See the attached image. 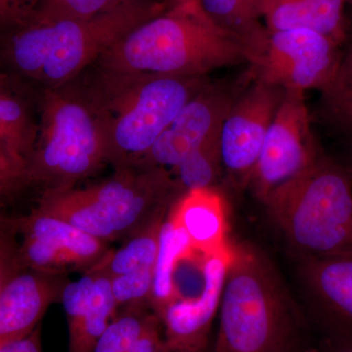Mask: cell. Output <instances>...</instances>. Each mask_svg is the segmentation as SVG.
Listing matches in <instances>:
<instances>
[{
    "mask_svg": "<svg viewBox=\"0 0 352 352\" xmlns=\"http://www.w3.org/2000/svg\"><path fill=\"white\" fill-rule=\"evenodd\" d=\"M97 62L108 73L204 78L251 62V54L242 39L215 24L200 4L177 3L132 30Z\"/></svg>",
    "mask_w": 352,
    "mask_h": 352,
    "instance_id": "cell-1",
    "label": "cell"
},
{
    "mask_svg": "<svg viewBox=\"0 0 352 352\" xmlns=\"http://www.w3.org/2000/svg\"><path fill=\"white\" fill-rule=\"evenodd\" d=\"M205 85L203 78L100 71L87 95L103 120L108 163L120 170L139 161Z\"/></svg>",
    "mask_w": 352,
    "mask_h": 352,
    "instance_id": "cell-2",
    "label": "cell"
},
{
    "mask_svg": "<svg viewBox=\"0 0 352 352\" xmlns=\"http://www.w3.org/2000/svg\"><path fill=\"white\" fill-rule=\"evenodd\" d=\"M163 12L161 4L131 0L87 19L32 23L11 41V60L47 88L62 87L132 30Z\"/></svg>",
    "mask_w": 352,
    "mask_h": 352,
    "instance_id": "cell-3",
    "label": "cell"
},
{
    "mask_svg": "<svg viewBox=\"0 0 352 352\" xmlns=\"http://www.w3.org/2000/svg\"><path fill=\"white\" fill-rule=\"evenodd\" d=\"M302 258L352 251V175L323 154L263 201Z\"/></svg>",
    "mask_w": 352,
    "mask_h": 352,
    "instance_id": "cell-4",
    "label": "cell"
},
{
    "mask_svg": "<svg viewBox=\"0 0 352 352\" xmlns=\"http://www.w3.org/2000/svg\"><path fill=\"white\" fill-rule=\"evenodd\" d=\"M293 319L272 268L258 252L234 248L215 352H287Z\"/></svg>",
    "mask_w": 352,
    "mask_h": 352,
    "instance_id": "cell-5",
    "label": "cell"
},
{
    "mask_svg": "<svg viewBox=\"0 0 352 352\" xmlns=\"http://www.w3.org/2000/svg\"><path fill=\"white\" fill-rule=\"evenodd\" d=\"M108 163L105 129L87 94L47 88L38 140L28 164L30 183L43 193L74 188Z\"/></svg>",
    "mask_w": 352,
    "mask_h": 352,
    "instance_id": "cell-6",
    "label": "cell"
},
{
    "mask_svg": "<svg viewBox=\"0 0 352 352\" xmlns=\"http://www.w3.org/2000/svg\"><path fill=\"white\" fill-rule=\"evenodd\" d=\"M324 153L311 131L305 94L285 91L250 177L261 201L314 168Z\"/></svg>",
    "mask_w": 352,
    "mask_h": 352,
    "instance_id": "cell-7",
    "label": "cell"
},
{
    "mask_svg": "<svg viewBox=\"0 0 352 352\" xmlns=\"http://www.w3.org/2000/svg\"><path fill=\"white\" fill-rule=\"evenodd\" d=\"M340 44L307 29L268 32L263 53L254 62L258 82L284 91H321L337 73Z\"/></svg>",
    "mask_w": 352,
    "mask_h": 352,
    "instance_id": "cell-8",
    "label": "cell"
},
{
    "mask_svg": "<svg viewBox=\"0 0 352 352\" xmlns=\"http://www.w3.org/2000/svg\"><path fill=\"white\" fill-rule=\"evenodd\" d=\"M14 223L23 235L19 254L24 268L56 274L68 267L89 270L109 252L106 241L38 208Z\"/></svg>",
    "mask_w": 352,
    "mask_h": 352,
    "instance_id": "cell-9",
    "label": "cell"
},
{
    "mask_svg": "<svg viewBox=\"0 0 352 352\" xmlns=\"http://www.w3.org/2000/svg\"><path fill=\"white\" fill-rule=\"evenodd\" d=\"M300 277L320 342L352 344V251L302 258Z\"/></svg>",
    "mask_w": 352,
    "mask_h": 352,
    "instance_id": "cell-10",
    "label": "cell"
},
{
    "mask_svg": "<svg viewBox=\"0 0 352 352\" xmlns=\"http://www.w3.org/2000/svg\"><path fill=\"white\" fill-rule=\"evenodd\" d=\"M284 94L281 88L256 82L227 113L220 129V154L235 179L249 182Z\"/></svg>",
    "mask_w": 352,
    "mask_h": 352,
    "instance_id": "cell-11",
    "label": "cell"
},
{
    "mask_svg": "<svg viewBox=\"0 0 352 352\" xmlns=\"http://www.w3.org/2000/svg\"><path fill=\"white\" fill-rule=\"evenodd\" d=\"M233 254L234 248L229 245L217 254L204 256L200 289L177 298L160 315L164 328V352H201L205 349Z\"/></svg>",
    "mask_w": 352,
    "mask_h": 352,
    "instance_id": "cell-12",
    "label": "cell"
},
{
    "mask_svg": "<svg viewBox=\"0 0 352 352\" xmlns=\"http://www.w3.org/2000/svg\"><path fill=\"white\" fill-rule=\"evenodd\" d=\"M234 101L222 88L206 85L187 102L151 149L135 164L175 168L221 129Z\"/></svg>",
    "mask_w": 352,
    "mask_h": 352,
    "instance_id": "cell-13",
    "label": "cell"
},
{
    "mask_svg": "<svg viewBox=\"0 0 352 352\" xmlns=\"http://www.w3.org/2000/svg\"><path fill=\"white\" fill-rule=\"evenodd\" d=\"M65 285L56 273L29 268L16 273L0 293V347L31 335Z\"/></svg>",
    "mask_w": 352,
    "mask_h": 352,
    "instance_id": "cell-14",
    "label": "cell"
},
{
    "mask_svg": "<svg viewBox=\"0 0 352 352\" xmlns=\"http://www.w3.org/2000/svg\"><path fill=\"white\" fill-rule=\"evenodd\" d=\"M168 217L182 229L196 254L210 256L230 245L227 241L226 201L214 187L184 192Z\"/></svg>",
    "mask_w": 352,
    "mask_h": 352,
    "instance_id": "cell-15",
    "label": "cell"
},
{
    "mask_svg": "<svg viewBox=\"0 0 352 352\" xmlns=\"http://www.w3.org/2000/svg\"><path fill=\"white\" fill-rule=\"evenodd\" d=\"M346 4V0H264L263 19L268 32L311 30L342 44Z\"/></svg>",
    "mask_w": 352,
    "mask_h": 352,
    "instance_id": "cell-16",
    "label": "cell"
},
{
    "mask_svg": "<svg viewBox=\"0 0 352 352\" xmlns=\"http://www.w3.org/2000/svg\"><path fill=\"white\" fill-rule=\"evenodd\" d=\"M94 273L95 282L90 300L71 302L64 307L69 324V352H91L118 307L111 278L104 273Z\"/></svg>",
    "mask_w": 352,
    "mask_h": 352,
    "instance_id": "cell-17",
    "label": "cell"
},
{
    "mask_svg": "<svg viewBox=\"0 0 352 352\" xmlns=\"http://www.w3.org/2000/svg\"><path fill=\"white\" fill-rule=\"evenodd\" d=\"M36 208L106 242L119 239L112 221L87 189L72 188L56 193H43Z\"/></svg>",
    "mask_w": 352,
    "mask_h": 352,
    "instance_id": "cell-18",
    "label": "cell"
},
{
    "mask_svg": "<svg viewBox=\"0 0 352 352\" xmlns=\"http://www.w3.org/2000/svg\"><path fill=\"white\" fill-rule=\"evenodd\" d=\"M215 24L242 39L254 63L263 53L268 31L261 24L264 0H198Z\"/></svg>",
    "mask_w": 352,
    "mask_h": 352,
    "instance_id": "cell-19",
    "label": "cell"
},
{
    "mask_svg": "<svg viewBox=\"0 0 352 352\" xmlns=\"http://www.w3.org/2000/svg\"><path fill=\"white\" fill-rule=\"evenodd\" d=\"M196 254L190 247L188 239L176 224L166 215L160 233L159 252L155 265L154 284L151 305L157 318L175 300V275L180 263Z\"/></svg>",
    "mask_w": 352,
    "mask_h": 352,
    "instance_id": "cell-20",
    "label": "cell"
},
{
    "mask_svg": "<svg viewBox=\"0 0 352 352\" xmlns=\"http://www.w3.org/2000/svg\"><path fill=\"white\" fill-rule=\"evenodd\" d=\"M164 219L157 220L140 232L132 235L129 242L116 252H108L88 271L113 277L144 268H155L159 252L160 233Z\"/></svg>",
    "mask_w": 352,
    "mask_h": 352,
    "instance_id": "cell-21",
    "label": "cell"
},
{
    "mask_svg": "<svg viewBox=\"0 0 352 352\" xmlns=\"http://www.w3.org/2000/svg\"><path fill=\"white\" fill-rule=\"evenodd\" d=\"M38 127L24 106L0 87V144L28 170Z\"/></svg>",
    "mask_w": 352,
    "mask_h": 352,
    "instance_id": "cell-22",
    "label": "cell"
},
{
    "mask_svg": "<svg viewBox=\"0 0 352 352\" xmlns=\"http://www.w3.org/2000/svg\"><path fill=\"white\" fill-rule=\"evenodd\" d=\"M320 92V119L352 143V45L342 55L333 80Z\"/></svg>",
    "mask_w": 352,
    "mask_h": 352,
    "instance_id": "cell-23",
    "label": "cell"
},
{
    "mask_svg": "<svg viewBox=\"0 0 352 352\" xmlns=\"http://www.w3.org/2000/svg\"><path fill=\"white\" fill-rule=\"evenodd\" d=\"M220 129L173 168V175L183 192L212 188L222 166Z\"/></svg>",
    "mask_w": 352,
    "mask_h": 352,
    "instance_id": "cell-24",
    "label": "cell"
},
{
    "mask_svg": "<svg viewBox=\"0 0 352 352\" xmlns=\"http://www.w3.org/2000/svg\"><path fill=\"white\" fill-rule=\"evenodd\" d=\"M124 3L122 0H41L32 19L36 24L87 19Z\"/></svg>",
    "mask_w": 352,
    "mask_h": 352,
    "instance_id": "cell-25",
    "label": "cell"
},
{
    "mask_svg": "<svg viewBox=\"0 0 352 352\" xmlns=\"http://www.w3.org/2000/svg\"><path fill=\"white\" fill-rule=\"evenodd\" d=\"M150 314L131 310L113 319L91 352H129L144 329Z\"/></svg>",
    "mask_w": 352,
    "mask_h": 352,
    "instance_id": "cell-26",
    "label": "cell"
},
{
    "mask_svg": "<svg viewBox=\"0 0 352 352\" xmlns=\"http://www.w3.org/2000/svg\"><path fill=\"white\" fill-rule=\"evenodd\" d=\"M155 268H144L111 278V288L117 307L151 300Z\"/></svg>",
    "mask_w": 352,
    "mask_h": 352,
    "instance_id": "cell-27",
    "label": "cell"
},
{
    "mask_svg": "<svg viewBox=\"0 0 352 352\" xmlns=\"http://www.w3.org/2000/svg\"><path fill=\"white\" fill-rule=\"evenodd\" d=\"M28 184L30 180L27 168L0 144V204L12 198Z\"/></svg>",
    "mask_w": 352,
    "mask_h": 352,
    "instance_id": "cell-28",
    "label": "cell"
},
{
    "mask_svg": "<svg viewBox=\"0 0 352 352\" xmlns=\"http://www.w3.org/2000/svg\"><path fill=\"white\" fill-rule=\"evenodd\" d=\"M14 224L0 231V293L6 285L16 274L22 270L19 254V245L14 239Z\"/></svg>",
    "mask_w": 352,
    "mask_h": 352,
    "instance_id": "cell-29",
    "label": "cell"
},
{
    "mask_svg": "<svg viewBox=\"0 0 352 352\" xmlns=\"http://www.w3.org/2000/svg\"><path fill=\"white\" fill-rule=\"evenodd\" d=\"M129 352H164V338L160 332L157 315L150 314L144 329Z\"/></svg>",
    "mask_w": 352,
    "mask_h": 352,
    "instance_id": "cell-30",
    "label": "cell"
},
{
    "mask_svg": "<svg viewBox=\"0 0 352 352\" xmlns=\"http://www.w3.org/2000/svg\"><path fill=\"white\" fill-rule=\"evenodd\" d=\"M41 0H0V22H20L34 17Z\"/></svg>",
    "mask_w": 352,
    "mask_h": 352,
    "instance_id": "cell-31",
    "label": "cell"
},
{
    "mask_svg": "<svg viewBox=\"0 0 352 352\" xmlns=\"http://www.w3.org/2000/svg\"><path fill=\"white\" fill-rule=\"evenodd\" d=\"M0 352H43L41 346V329L36 328L24 339L16 340L0 347Z\"/></svg>",
    "mask_w": 352,
    "mask_h": 352,
    "instance_id": "cell-32",
    "label": "cell"
},
{
    "mask_svg": "<svg viewBox=\"0 0 352 352\" xmlns=\"http://www.w3.org/2000/svg\"><path fill=\"white\" fill-rule=\"evenodd\" d=\"M305 352H352V344H330L320 342L318 346L311 347Z\"/></svg>",
    "mask_w": 352,
    "mask_h": 352,
    "instance_id": "cell-33",
    "label": "cell"
},
{
    "mask_svg": "<svg viewBox=\"0 0 352 352\" xmlns=\"http://www.w3.org/2000/svg\"><path fill=\"white\" fill-rule=\"evenodd\" d=\"M13 220H9L4 219L1 214H0V231L4 230V229L8 228L9 226H12Z\"/></svg>",
    "mask_w": 352,
    "mask_h": 352,
    "instance_id": "cell-34",
    "label": "cell"
},
{
    "mask_svg": "<svg viewBox=\"0 0 352 352\" xmlns=\"http://www.w3.org/2000/svg\"><path fill=\"white\" fill-rule=\"evenodd\" d=\"M177 3L191 4L199 3L198 0H177Z\"/></svg>",
    "mask_w": 352,
    "mask_h": 352,
    "instance_id": "cell-35",
    "label": "cell"
},
{
    "mask_svg": "<svg viewBox=\"0 0 352 352\" xmlns=\"http://www.w3.org/2000/svg\"><path fill=\"white\" fill-rule=\"evenodd\" d=\"M347 168H349V171H351L352 175V154L351 157H349V162H347V164H346Z\"/></svg>",
    "mask_w": 352,
    "mask_h": 352,
    "instance_id": "cell-36",
    "label": "cell"
},
{
    "mask_svg": "<svg viewBox=\"0 0 352 352\" xmlns=\"http://www.w3.org/2000/svg\"><path fill=\"white\" fill-rule=\"evenodd\" d=\"M347 4H349V6H352V0H346Z\"/></svg>",
    "mask_w": 352,
    "mask_h": 352,
    "instance_id": "cell-37",
    "label": "cell"
},
{
    "mask_svg": "<svg viewBox=\"0 0 352 352\" xmlns=\"http://www.w3.org/2000/svg\"><path fill=\"white\" fill-rule=\"evenodd\" d=\"M124 2L131 1V0H122Z\"/></svg>",
    "mask_w": 352,
    "mask_h": 352,
    "instance_id": "cell-38",
    "label": "cell"
},
{
    "mask_svg": "<svg viewBox=\"0 0 352 352\" xmlns=\"http://www.w3.org/2000/svg\"><path fill=\"white\" fill-rule=\"evenodd\" d=\"M351 45H352V44H351Z\"/></svg>",
    "mask_w": 352,
    "mask_h": 352,
    "instance_id": "cell-39",
    "label": "cell"
}]
</instances>
